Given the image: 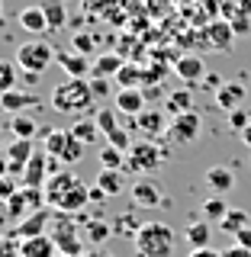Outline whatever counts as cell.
I'll return each mask as SVG.
<instances>
[{
    "instance_id": "43",
    "label": "cell",
    "mask_w": 251,
    "mask_h": 257,
    "mask_svg": "<svg viewBox=\"0 0 251 257\" xmlns=\"http://www.w3.org/2000/svg\"><path fill=\"white\" fill-rule=\"evenodd\" d=\"M200 84H203V87H206V90H213V93H219V90H222V84H225V80H222V74H216V71H213V74H206L203 80H200Z\"/></svg>"
},
{
    "instance_id": "27",
    "label": "cell",
    "mask_w": 251,
    "mask_h": 257,
    "mask_svg": "<svg viewBox=\"0 0 251 257\" xmlns=\"http://www.w3.org/2000/svg\"><path fill=\"white\" fill-rule=\"evenodd\" d=\"M97 187L107 193V196H119V193L126 190V177H123V171H107V167H100V174H97Z\"/></svg>"
},
{
    "instance_id": "46",
    "label": "cell",
    "mask_w": 251,
    "mask_h": 257,
    "mask_svg": "<svg viewBox=\"0 0 251 257\" xmlns=\"http://www.w3.org/2000/svg\"><path fill=\"white\" fill-rule=\"evenodd\" d=\"M222 257H251V251H248V247H238V244H229L222 251Z\"/></svg>"
},
{
    "instance_id": "24",
    "label": "cell",
    "mask_w": 251,
    "mask_h": 257,
    "mask_svg": "<svg viewBox=\"0 0 251 257\" xmlns=\"http://www.w3.org/2000/svg\"><path fill=\"white\" fill-rule=\"evenodd\" d=\"M39 96L36 93H26V90H10L4 93V112H13V116H23L29 106H36Z\"/></svg>"
},
{
    "instance_id": "36",
    "label": "cell",
    "mask_w": 251,
    "mask_h": 257,
    "mask_svg": "<svg viewBox=\"0 0 251 257\" xmlns=\"http://www.w3.org/2000/svg\"><path fill=\"white\" fill-rule=\"evenodd\" d=\"M16 80H20V68H16V61L0 58V93L16 90Z\"/></svg>"
},
{
    "instance_id": "28",
    "label": "cell",
    "mask_w": 251,
    "mask_h": 257,
    "mask_svg": "<svg viewBox=\"0 0 251 257\" xmlns=\"http://www.w3.org/2000/svg\"><path fill=\"white\" fill-rule=\"evenodd\" d=\"M10 132H13V139H29V142H36V135L42 132V125H39L32 116H26V112H23V116H13V119H10Z\"/></svg>"
},
{
    "instance_id": "3",
    "label": "cell",
    "mask_w": 251,
    "mask_h": 257,
    "mask_svg": "<svg viewBox=\"0 0 251 257\" xmlns=\"http://www.w3.org/2000/svg\"><path fill=\"white\" fill-rule=\"evenodd\" d=\"M55 55H58V48H52L48 42H42V39L23 42L16 48V68H20L23 80H26V84H39V77L48 71V64L55 61Z\"/></svg>"
},
{
    "instance_id": "22",
    "label": "cell",
    "mask_w": 251,
    "mask_h": 257,
    "mask_svg": "<svg viewBox=\"0 0 251 257\" xmlns=\"http://www.w3.org/2000/svg\"><path fill=\"white\" fill-rule=\"evenodd\" d=\"M84 206H91V187H84V183H80V187H74L68 193V196L61 199V206L55 209V212H64V215H77L80 209Z\"/></svg>"
},
{
    "instance_id": "16",
    "label": "cell",
    "mask_w": 251,
    "mask_h": 257,
    "mask_svg": "<svg viewBox=\"0 0 251 257\" xmlns=\"http://www.w3.org/2000/svg\"><path fill=\"white\" fill-rule=\"evenodd\" d=\"M213 103L225 112V116L235 112V109H241V103H245V84H238V80H225L222 90L213 96Z\"/></svg>"
},
{
    "instance_id": "20",
    "label": "cell",
    "mask_w": 251,
    "mask_h": 257,
    "mask_svg": "<svg viewBox=\"0 0 251 257\" xmlns=\"http://www.w3.org/2000/svg\"><path fill=\"white\" fill-rule=\"evenodd\" d=\"M20 257H58V244L52 235H39L20 241Z\"/></svg>"
},
{
    "instance_id": "39",
    "label": "cell",
    "mask_w": 251,
    "mask_h": 257,
    "mask_svg": "<svg viewBox=\"0 0 251 257\" xmlns=\"http://www.w3.org/2000/svg\"><path fill=\"white\" fill-rule=\"evenodd\" d=\"M84 148H87V145H84V142H77V139H74V135H71V142H68V148H64V155H61V164H64V167H71V164H77V161H80V158H84Z\"/></svg>"
},
{
    "instance_id": "54",
    "label": "cell",
    "mask_w": 251,
    "mask_h": 257,
    "mask_svg": "<svg viewBox=\"0 0 251 257\" xmlns=\"http://www.w3.org/2000/svg\"><path fill=\"white\" fill-rule=\"evenodd\" d=\"M58 257H68V254H58Z\"/></svg>"
},
{
    "instance_id": "13",
    "label": "cell",
    "mask_w": 251,
    "mask_h": 257,
    "mask_svg": "<svg viewBox=\"0 0 251 257\" xmlns=\"http://www.w3.org/2000/svg\"><path fill=\"white\" fill-rule=\"evenodd\" d=\"M203 183L209 187L213 196H225V193L235 190V171H232V167H225V164H213V167H206Z\"/></svg>"
},
{
    "instance_id": "11",
    "label": "cell",
    "mask_w": 251,
    "mask_h": 257,
    "mask_svg": "<svg viewBox=\"0 0 251 257\" xmlns=\"http://www.w3.org/2000/svg\"><path fill=\"white\" fill-rule=\"evenodd\" d=\"M4 155H7V164H10V174H13V177H23V171H26V164H29V158L36 155V142H29V139H13V142L4 148Z\"/></svg>"
},
{
    "instance_id": "50",
    "label": "cell",
    "mask_w": 251,
    "mask_h": 257,
    "mask_svg": "<svg viewBox=\"0 0 251 257\" xmlns=\"http://www.w3.org/2000/svg\"><path fill=\"white\" fill-rule=\"evenodd\" d=\"M238 139H241V145H245V148H251V125H248V128H245V132H241V135H238Z\"/></svg>"
},
{
    "instance_id": "52",
    "label": "cell",
    "mask_w": 251,
    "mask_h": 257,
    "mask_svg": "<svg viewBox=\"0 0 251 257\" xmlns=\"http://www.w3.org/2000/svg\"><path fill=\"white\" fill-rule=\"evenodd\" d=\"M0 23H4V4H0Z\"/></svg>"
},
{
    "instance_id": "7",
    "label": "cell",
    "mask_w": 251,
    "mask_h": 257,
    "mask_svg": "<svg viewBox=\"0 0 251 257\" xmlns=\"http://www.w3.org/2000/svg\"><path fill=\"white\" fill-rule=\"evenodd\" d=\"M129 199H132L135 209H158V206H168V196H161V187L148 177H139L132 180L129 187Z\"/></svg>"
},
{
    "instance_id": "1",
    "label": "cell",
    "mask_w": 251,
    "mask_h": 257,
    "mask_svg": "<svg viewBox=\"0 0 251 257\" xmlns=\"http://www.w3.org/2000/svg\"><path fill=\"white\" fill-rule=\"evenodd\" d=\"M48 103H52V109L61 112V116L84 119L87 112L94 109L97 96H94L91 80H87V77H68V80H61V84L52 87V96H48Z\"/></svg>"
},
{
    "instance_id": "2",
    "label": "cell",
    "mask_w": 251,
    "mask_h": 257,
    "mask_svg": "<svg viewBox=\"0 0 251 257\" xmlns=\"http://www.w3.org/2000/svg\"><path fill=\"white\" fill-rule=\"evenodd\" d=\"M135 257H171L177 247V231L168 222H142L132 238Z\"/></svg>"
},
{
    "instance_id": "53",
    "label": "cell",
    "mask_w": 251,
    "mask_h": 257,
    "mask_svg": "<svg viewBox=\"0 0 251 257\" xmlns=\"http://www.w3.org/2000/svg\"><path fill=\"white\" fill-rule=\"evenodd\" d=\"M4 148H7V145H4V142H0V155H4Z\"/></svg>"
},
{
    "instance_id": "44",
    "label": "cell",
    "mask_w": 251,
    "mask_h": 257,
    "mask_svg": "<svg viewBox=\"0 0 251 257\" xmlns=\"http://www.w3.org/2000/svg\"><path fill=\"white\" fill-rule=\"evenodd\" d=\"M232 244H238V247H248V251H251V225H248V228H241V231H238Z\"/></svg>"
},
{
    "instance_id": "19",
    "label": "cell",
    "mask_w": 251,
    "mask_h": 257,
    "mask_svg": "<svg viewBox=\"0 0 251 257\" xmlns=\"http://www.w3.org/2000/svg\"><path fill=\"white\" fill-rule=\"evenodd\" d=\"M116 112L119 116H126V119H135V116H142L145 109V90H116Z\"/></svg>"
},
{
    "instance_id": "18",
    "label": "cell",
    "mask_w": 251,
    "mask_h": 257,
    "mask_svg": "<svg viewBox=\"0 0 251 257\" xmlns=\"http://www.w3.org/2000/svg\"><path fill=\"white\" fill-rule=\"evenodd\" d=\"M129 128H139V132L148 135V142H151L155 135L168 132V122H164V112H161V109H145L142 116L129 119Z\"/></svg>"
},
{
    "instance_id": "6",
    "label": "cell",
    "mask_w": 251,
    "mask_h": 257,
    "mask_svg": "<svg viewBox=\"0 0 251 257\" xmlns=\"http://www.w3.org/2000/svg\"><path fill=\"white\" fill-rule=\"evenodd\" d=\"M200 128H203V119L197 116V112H184V116H171V122H168V142L174 145H190L200 139Z\"/></svg>"
},
{
    "instance_id": "8",
    "label": "cell",
    "mask_w": 251,
    "mask_h": 257,
    "mask_svg": "<svg viewBox=\"0 0 251 257\" xmlns=\"http://www.w3.org/2000/svg\"><path fill=\"white\" fill-rule=\"evenodd\" d=\"M80 183H84V180H80V177H74V174L68 171V167H64L61 174L48 177V183L42 187V193H45V206H55V209H58V206H61V199L68 196V193L74 190V187H80Z\"/></svg>"
},
{
    "instance_id": "30",
    "label": "cell",
    "mask_w": 251,
    "mask_h": 257,
    "mask_svg": "<svg viewBox=\"0 0 251 257\" xmlns=\"http://www.w3.org/2000/svg\"><path fill=\"white\" fill-rule=\"evenodd\" d=\"M42 10L48 20V29L58 32L64 23H68V10H64V0H42Z\"/></svg>"
},
{
    "instance_id": "15",
    "label": "cell",
    "mask_w": 251,
    "mask_h": 257,
    "mask_svg": "<svg viewBox=\"0 0 251 257\" xmlns=\"http://www.w3.org/2000/svg\"><path fill=\"white\" fill-rule=\"evenodd\" d=\"M174 74L181 77L187 87H193V84H200V80L206 77V64H203L200 55H181L177 64H174Z\"/></svg>"
},
{
    "instance_id": "33",
    "label": "cell",
    "mask_w": 251,
    "mask_h": 257,
    "mask_svg": "<svg viewBox=\"0 0 251 257\" xmlns=\"http://www.w3.org/2000/svg\"><path fill=\"white\" fill-rule=\"evenodd\" d=\"M94 122H97V128H100V135H103V139H110V135L116 132V128H123V125H119V112H116V109H110V106L97 109Z\"/></svg>"
},
{
    "instance_id": "40",
    "label": "cell",
    "mask_w": 251,
    "mask_h": 257,
    "mask_svg": "<svg viewBox=\"0 0 251 257\" xmlns=\"http://www.w3.org/2000/svg\"><path fill=\"white\" fill-rule=\"evenodd\" d=\"M248 125H251V112H248V109H235V112H229V128H235V132L241 135Z\"/></svg>"
},
{
    "instance_id": "10",
    "label": "cell",
    "mask_w": 251,
    "mask_h": 257,
    "mask_svg": "<svg viewBox=\"0 0 251 257\" xmlns=\"http://www.w3.org/2000/svg\"><path fill=\"white\" fill-rule=\"evenodd\" d=\"M203 39H206V45L213 48V52L225 55L232 48V42H235V29H232L229 20H209L203 26Z\"/></svg>"
},
{
    "instance_id": "29",
    "label": "cell",
    "mask_w": 251,
    "mask_h": 257,
    "mask_svg": "<svg viewBox=\"0 0 251 257\" xmlns=\"http://www.w3.org/2000/svg\"><path fill=\"white\" fill-rule=\"evenodd\" d=\"M248 225H251V219H248L245 209H229V215H225V219L216 225V228H219L222 235H232V238H235L241 228H248Z\"/></svg>"
},
{
    "instance_id": "21",
    "label": "cell",
    "mask_w": 251,
    "mask_h": 257,
    "mask_svg": "<svg viewBox=\"0 0 251 257\" xmlns=\"http://www.w3.org/2000/svg\"><path fill=\"white\" fill-rule=\"evenodd\" d=\"M55 61L64 68V74H68V77H84V74H91V71H94V61H87V55H80V52H58V55H55Z\"/></svg>"
},
{
    "instance_id": "35",
    "label": "cell",
    "mask_w": 251,
    "mask_h": 257,
    "mask_svg": "<svg viewBox=\"0 0 251 257\" xmlns=\"http://www.w3.org/2000/svg\"><path fill=\"white\" fill-rule=\"evenodd\" d=\"M200 209H203L206 222H216V225H219L225 215H229V203H225L222 196H209V199H203V206H200Z\"/></svg>"
},
{
    "instance_id": "34",
    "label": "cell",
    "mask_w": 251,
    "mask_h": 257,
    "mask_svg": "<svg viewBox=\"0 0 251 257\" xmlns=\"http://www.w3.org/2000/svg\"><path fill=\"white\" fill-rule=\"evenodd\" d=\"M71 135H74L77 142H84V145H97V139H100V128H97L94 119H77V122L71 125Z\"/></svg>"
},
{
    "instance_id": "26",
    "label": "cell",
    "mask_w": 251,
    "mask_h": 257,
    "mask_svg": "<svg viewBox=\"0 0 251 257\" xmlns=\"http://www.w3.org/2000/svg\"><path fill=\"white\" fill-rule=\"evenodd\" d=\"M77 222H80V231H87V241H91V247H100L103 241L113 235V225H110V222H100V219L91 222V219H84V215H80Z\"/></svg>"
},
{
    "instance_id": "5",
    "label": "cell",
    "mask_w": 251,
    "mask_h": 257,
    "mask_svg": "<svg viewBox=\"0 0 251 257\" xmlns=\"http://www.w3.org/2000/svg\"><path fill=\"white\" fill-rule=\"evenodd\" d=\"M77 222L64 212H55V222H52V238L58 244V254H68V257H84V238L77 235Z\"/></svg>"
},
{
    "instance_id": "42",
    "label": "cell",
    "mask_w": 251,
    "mask_h": 257,
    "mask_svg": "<svg viewBox=\"0 0 251 257\" xmlns=\"http://www.w3.org/2000/svg\"><path fill=\"white\" fill-rule=\"evenodd\" d=\"M71 45H74V52H80V55H87V52H94V36H87V32H77V36H74V42H71Z\"/></svg>"
},
{
    "instance_id": "45",
    "label": "cell",
    "mask_w": 251,
    "mask_h": 257,
    "mask_svg": "<svg viewBox=\"0 0 251 257\" xmlns=\"http://www.w3.org/2000/svg\"><path fill=\"white\" fill-rule=\"evenodd\" d=\"M0 257H20V244H13V241H0Z\"/></svg>"
},
{
    "instance_id": "32",
    "label": "cell",
    "mask_w": 251,
    "mask_h": 257,
    "mask_svg": "<svg viewBox=\"0 0 251 257\" xmlns=\"http://www.w3.org/2000/svg\"><path fill=\"white\" fill-rule=\"evenodd\" d=\"M168 112L171 116H184V112H193V93L184 87V90H171L168 93Z\"/></svg>"
},
{
    "instance_id": "38",
    "label": "cell",
    "mask_w": 251,
    "mask_h": 257,
    "mask_svg": "<svg viewBox=\"0 0 251 257\" xmlns=\"http://www.w3.org/2000/svg\"><path fill=\"white\" fill-rule=\"evenodd\" d=\"M20 190H23V180H20V177H13V174L0 177V206H4L7 199H13Z\"/></svg>"
},
{
    "instance_id": "14",
    "label": "cell",
    "mask_w": 251,
    "mask_h": 257,
    "mask_svg": "<svg viewBox=\"0 0 251 257\" xmlns=\"http://www.w3.org/2000/svg\"><path fill=\"white\" fill-rule=\"evenodd\" d=\"M16 23H20V29H23V32H29L32 39L42 36V32H52V29H48V20H45L42 4H36V7H23V10L16 13Z\"/></svg>"
},
{
    "instance_id": "9",
    "label": "cell",
    "mask_w": 251,
    "mask_h": 257,
    "mask_svg": "<svg viewBox=\"0 0 251 257\" xmlns=\"http://www.w3.org/2000/svg\"><path fill=\"white\" fill-rule=\"evenodd\" d=\"M55 222V215L48 212V209H39V212H32V215H26L23 222H16V228H13V238L10 241H26V238H39V235H45L48 231V225Z\"/></svg>"
},
{
    "instance_id": "12",
    "label": "cell",
    "mask_w": 251,
    "mask_h": 257,
    "mask_svg": "<svg viewBox=\"0 0 251 257\" xmlns=\"http://www.w3.org/2000/svg\"><path fill=\"white\" fill-rule=\"evenodd\" d=\"M48 158L42 148H36V155L29 158V164H26V171H23V187H36V190H42L45 183H48V177H52V171H48Z\"/></svg>"
},
{
    "instance_id": "4",
    "label": "cell",
    "mask_w": 251,
    "mask_h": 257,
    "mask_svg": "<svg viewBox=\"0 0 251 257\" xmlns=\"http://www.w3.org/2000/svg\"><path fill=\"white\" fill-rule=\"evenodd\" d=\"M161 164H164V151H161L155 142H148V139L135 142L132 148H129V155H126V171L135 174V177L155 174Z\"/></svg>"
},
{
    "instance_id": "51",
    "label": "cell",
    "mask_w": 251,
    "mask_h": 257,
    "mask_svg": "<svg viewBox=\"0 0 251 257\" xmlns=\"http://www.w3.org/2000/svg\"><path fill=\"white\" fill-rule=\"evenodd\" d=\"M10 174V164H7V155H0V177Z\"/></svg>"
},
{
    "instance_id": "55",
    "label": "cell",
    "mask_w": 251,
    "mask_h": 257,
    "mask_svg": "<svg viewBox=\"0 0 251 257\" xmlns=\"http://www.w3.org/2000/svg\"><path fill=\"white\" fill-rule=\"evenodd\" d=\"M0 212H4V206H0Z\"/></svg>"
},
{
    "instance_id": "49",
    "label": "cell",
    "mask_w": 251,
    "mask_h": 257,
    "mask_svg": "<svg viewBox=\"0 0 251 257\" xmlns=\"http://www.w3.org/2000/svg\"><path fill=\"white\" fill-rule=\"evenodd\" d=\"M84 257H113V254H110V251H103V247H87Z\"/></svg>"
},
{
    "instance_id": "37",
    "label": "cell",
    "mask_w": 251,
    "mask_h": 257,
    "mask_svg": "<svg viewBox=\"0 0 251 257\" xmlns=\"http://www.w3.org/2000/svg\"><path fill=\"white\" fill-rule=\"evenodd\" d=\"M100 167H107V171H123L126 167V151L113 148V145H103L100 148Z\"/></svg>"
},
{
    "instance_id": "23",
    "label": "cell",
    "mask_w": 251,
    "mask_h": 257,
    "mask_svg": "<svg viewBox=\"0 0 251 257\" xmlns=\"http://www.w3.org/2000/svg\"><path fill=\"white\" fill-rule=\"evenodd\" d=\"M119 90H142V84H148V71L135 68V64H123L116 74Z\"/></svg>"
},
{
    "instance_id": "47",
    "label": "cell",
    "mask_w": 251,
    "mask_h": 257,
    "mask_svg": "<svg viewBox=\"0 0 251 257\" xmlns=\"http://www.w3.org/2000/svg\"><path fill=\"white\" fill-rule=\"evenodd\" d=\"M107 199H110V196L94 183V187H91V206H100V203H107Z\"/></svg>"
},
{
    "instance_id": "25",
    "label": "cell",
    "mask_w": 251,
    "mask_h": 257,
    "mask_svg": "<svg viewBox=\"0 0 251 257\" xmlns=\"http://www.w3.org/2000/svg\"><path fill=\"white\" fill-rule=\"evenodd\" d=\"M123 64H126V61L119 58L116 52H100V55L94 58V71H91V77H110V74L116 77Z\"/></svg>"
},
{
    "instance_id": "17",
    "label": "cell",
    "mask_w": 251,
    "mask_h": 257,
    "mask_svg": "<svg viewBox=\"0 0 251 257\" xmlns=\"http://www.w3.org/2000/svg\"><path fill=\"white\" fill-rule=\"evenodd\" d=\"M184 241L190 244V251H200V247H213V225L206 219H190L184 225Z\"/></svg>"
},
{
    "instance_id": "48",
    "label": "cell",
    "mask_w": 251,
    "mask_h": 257,
    "mask_svg": "<svg viewBox=\"0 0 251 257\" xmlns=\"http://www.w3.org/2000/svg\"><path fill=\"white\" fill-rule=\"evenodd\" d=\"M187 257H222V251H216V247H200V251H190Z\"/></svg>"
},
{
    "instance_id": "41",
    "label": "cell",
    "mask_w": 251,
    "mask_h": 257,
    "mask_svg": "<svg viewBox=\"0 0 251 257\" xmlns=\"http://www.w3.org/2000/svg\"><path fill=\"white\" fill-rule=\"evenodd\" d=\"M87 80H91V90L97 96V103L110 96V77H87Z\"/></svg>"
},
{
    "instance_id": "31",
    "label": "cell",
    "mask_w": 251,
    "mask_h": 257,
    "mask_svg": "<svg viewBox=\"0 0 251 257\" xmlns=\"http://www.w3.org/2000/svg\"><path fill=\"white\" fill-rule=\"evenodd\" d=\"M222 20H251V0H219Z\"/></svg>"
}]
</instances>
